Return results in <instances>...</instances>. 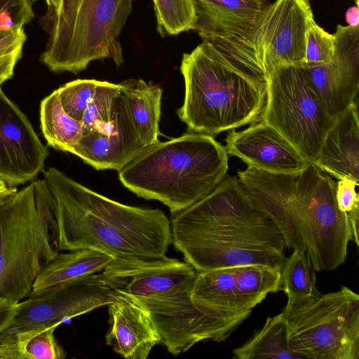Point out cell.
Listing matches in <instances>:
<instances>
[{"label":"cell","instance_id":"1","mask_svg":"<svg viewBox=\"0 0 359 359\" xmlns=\"http://www.w3.org/2000/svg\"><path fill=\"white\" fill-rule=\"evenodd\" d=\"M170 222L172 243L197 272L249 264L281 270L286 259L280 232L236 177L226 175Z\"/></svg>","mask_w":359,"mask_h":359},{"label":"cell","instance_id":"2","mask_svg":"<svg viewBox=\"0 0 359 359\" xmlns=\"http://www.w3.org/2000/svg\"><path fill=\"white\" fill-rule=\"evenodd\" d=\"M238 179L252 203L280 232L288 250L304 251L316 271L345 262L352 241L348 215L338 208L337 181L309 163L297 175L248 166Z\"/></svg>","mask_w":359,"mask_h":359},{"label":"cell","instance_id":"3","mask_svg":"<svg viewBox=\"0 0 359 359\" xmlns=\"http://www.w3.org/2000/svg\"><path fill=\"white\" fill-rule=\"evenodd\" d=\"M43 175L54 199L60 250L88 248L115 257L165 256L172 243L170 222L160 209L122 204L55 168Z\"/></svg>","mask_w":359,"mask_h":359},{"label":"cell","instance_id":"4","mask_svg":"<svg viewBox=\"0 0 359 359\" xmlns=\"http://www.w3.org/2000/svg\"><path fill=\"white\" fill-rule=\"evenodd\" d=\"M227 170L224 147L212 136L189 132L147 147L118 170V178L137 196L158 201L174 213L210 193Z\"/></svg>","mask_w":359,"mask_h":359},{"label":"cell","instance_id":"5","mask_svg":"<svg viewBox=\"0 0 359 359\" xmlns=\"http://www.w3.org/2000/svg\"><path fill=\"white\" fill-rule=\"evenodd\" d=\"M54 199L36 180L0 205V301L19 302L58 254Z\"/></svg>","mask_w":359,"mask_h":359},{"label":"cell","instance_id":"6","mask_svg":"<svg viewBox=\"0 0 359 359\" xmlns=\"http://www.w3.org/2000/svg\"><path fill=\"white\" fill-rule=\"evenodd\" d=\"M180 71L185 95L177 114L189 132L214 137L261 120L266 85L225 66L202 43L183 55Z\"/></svg>","mask_w":359,"mask_h":359},{"label":"cell","instance_id":"7","mask_svg":"<svg viewBox=\"0 0 359 359\" xmlns=\"http://www.w3.org/2000/svg\"><path fill=\"white\" fill-rule=\"evenodd\" d=\"M313 14L309 0H275L247 30L227 36H201L219 62L258 83L281 65L305 63L306 34Z\"/></svg>","mask_w":359,"mask_h":359},{"label":"cell","instance_id":"8","mask_svg":"<svg viewBox=\"0 0 359 359\" xmlns=\"http://www.w3.org/2000/svg\"><path fill=\"white\" fill-rule=\"evenodd\" d=\"M133 0H62L48 8L41 24L48 34L41 62L53 72L74 74L96 60L123 61L117 38L132 11Z\"/></svg>","mask_w":359,"mask_h":359},{"label":"cell","instance_id":"9","mask_svg":"<svg viewBox=\"0 0 359 359\" xmlns=\"http://www.w3.org/2000/svg\"><path fill=\"white\" fill-rule=\"evenodd\" d=\"M283 311L288 346L304 359H358L359 295L348 287Z\"/></svg>","mask_w":359,"mask_h":359},{"label":"cell","instance_id":"10","mask_svg":"<svg viewBox=\"0 0 359 359\" xmlns=\"http://www.w3.org/2000/svg\"><path fill=\"white\" fill-rule=\"evenodd\" d=\"M334 118L299 66L281 65L270 73L260 121L274 128L309 163L317 160Z\"/></svg>","mask_w":359,"mask_h":359},{"label":"cell","instance_id":"11","mask_svg":"<svg viewBox=\"0 0 359 359\" xmlns=\"http://www.w3.org/2000/svg\"><path fill=\"white\" fill-rule=\"evenodd\" d=\"M118 294L101 274L53 285L18 303L16 313L0 332V345L31 332L58 326L65 320L88 313L114 302Z\"/></svg>","mask_w":359,"mask_h":359},{"label":"cell","instance_id":"12","mask_svg":"<svg viewBox=\"0 0 359 359\" xmlns=\"http://www.w3.org/2000/svg\"><path fill=\"white\" fill-rule=\"evenodd\" d=\"M118 294L133 299H159L192 290L197 271L188 263L165 257H114L102 273Z\"/></svg>","mask_w":359,"mask_h":359},{"label":"cell","instance_id":"13","mask_svg":"<svg viewBox=\"0 0 359 359\" xmlns=\"http://www.w3.org/2000/svg\"><path fill=\"white\" fill-rule=\"evenodd\" d=\"M48 154L27 117L0 87V178L11 187L34 180Z\"/></svg>","mask_w":359,"mask_h":359},{"label":"cell","instance_id":"14","mask_svg":"<svg viewBox=\"0 0 359 359\" xmlns=\"http://www.w3.org/2000/svg\"><path fill=\"white\" fill-rule=\"evenodd\" d=\"M329 63L302 65L308 80L330 115L335 118L355 102L359 88V26L337 25Z\"/></svg>","mask_w":359,"mask_h":359},{"label":"cell","instance_id":"15","mask_svg":"<svg viewBox=\"0 0 359 359\" xmlns=\"http://www.w3.org/2000/svg\"><path fill=\"white\" fill-rule=\"evenodd\" d=\"M147 147L133 124L121 90L116 100L111 121L97 130L82 132L70 153L97 170L118 171Z\"/></svg>","mask_w":359,"mask_h":359},{"label":"cell","instance_id":"16","mask_svg":"<svg viewBox=\"0 0 359 359\" xmlns=\"http://www.w3.org/2000/svg\"><path fill=\"white\" fill-rule=\"evenodd\" d=\"M225 142L227 154L260 170L297 175L309 164L280 134L262 121L240 131L231 130Z\"/></svg>","mask_w":359,"mask_h":359},{"label":"cell","instance_id":"17","mask_svg":"<svg viewBox=\"0 0 359 359\" xmlns=\"http://www.w3.org/2000/svg\"><path fill=\"white\" fill-rule=\"evenodd\" d=\"M109 328L106 342L127 359H146L160 339L148 313L128 297L118 294L108 304Z\"/></svg>","mask_w":359,"mask_h":359},{"label":"cell","instance_id":"18","mask_svg":"<svg viewBox=\"0 0 359 359\" xmlns=\"http://www.w3.org/2000/svg\"><path fill=\"white\" fill-rule=\"evenodd\" d=\"M314 165L337 180L348 177L359 182V119L355 102L335 117Z\"/></svg>","mask_w":359,"mask_h":359},{"label":"cell","instance_id":"19","mask_svg":"<svg viewBox=\"0 0 359 359\" xmlns=\"http://www.w3.org/2000/svg\"><path fill=\"white\" fill-rule=\"evenodd\" d=\"M266 6L263 0H219L196 18L200 36H227L248 29Z\"/></svg>","mask_w":359,"mask_h":359},{"label":"cell","instance_id":"20","mask_svg":"<svg viewBox=\"0 0 359 359\" xmlns=\"http://www.w3.org/2000/svg\"><path fill=\"white\" fill-rule=\"evenodd\" d=\"M125 95L133 124L147 146L158 142L161 114L162 89L147 84L140 79H130L119 83Z\"/></svg>","mask_w":359,"mask_h":359},{"label":"cell","instance_id":"21","mask_svg":"<svg viewBox=\"0 0 359 359\" xmlns=\"http://www.w3.org/2000/svg\"><path fill=\"white\" fill-rule=\"evenodd\" d=\"M70 251L57 254L43 267L34 283L32 292L102 271L115 257L88 248Z\"/></svg>","mask_w":359,"mask_h":359},{"label":"cell","instance_id":"22","mask_svg":"<svg viewBox=\"0 0 359 359\" xmlns=\"http://www.w3.org/2000/svg\"><path fill=\"white\" fill-rule=\"evenodd\" d=\"M237 359H304L287 344L285 314L267 318L264 326L244 344L233 351Z\"/></svg>","mask_w":359,"mask_h":359},{"label":"cell","instance_id":"23","mask_svg":"<svg viewBox=\"0 0 359 359\" xmlns=\"http://www.w3.org/2000/svg\"><path fill=\"white\" fill-rule=\"evenodd\" d=\"M237 277V266L197 272L191 290L192 299L219 309L244 311Z\"/></svg>","mask_w":359,"mask_h":359},{"label":"cell","instance_id":"24","mask_svg":"<svg viewBox=\"0 0 359 359\" xmlns=\"http://www.w3.org/2000/svg\"><path fill=\"white\" fill-rule=\"evenodd\" d=\"M40 122L48 144L56 150L71 152L82 135L81 121L65 112L57 90L41 102Z\"/></svg>","mask_w":359,"mask_h":359},{"label":"cell","instance_id":"25","mask_svg":"<svg viewBox=\"0 0 359 359\" xmlns=\"http://www.w3.org/2000/svg\"><path fill=\"white\" fill-rule=\"evenodd\" d=\"M280 271L281 290L287 297L286 306H297L320 294L314 269L304 251L293 250Z\"/></svg>","mask_w":359,"mask_h":359},{"label":"cell","instance_id":"26","mask_svg":"<svg viewBox=\"0 0 359 359\" xmlns=\"http://www.w3.org/2000/svg\"><path fill=\"white\" fill-rule=\"evenodd\" d=\"M237 285L239 297L244 310H252L269 293L281 290V271L262 265L237 266Z\"/></svg>","mask_w":359,"mask_h":359},{"label":"cell","instance_id":"27","mask_svg":"<svg viewBox=\"0 0 359 359\" xmlns=\"http://www.w3.org/2000/svg\"><path fill=\"white\" fill-rule=\"evenodd\" d=\"M158 30L177 35L194 29L196 15L192 0H153Z\"/></svg>","mask_w":359,"mask_h":359},{"label":"cell","instance_id":"28","mask_svg":"<svg viewBox=\"0 0 359 359\" xmlns=\"http://www.w3.org/2000/svg\"><path fill=\"white\" fill-rule=\"evenodd\" d=\"M121 90L119 83L99 81L93 98L81 121L82 132L97 130L111 121L115 102Z\"/></svg>","mask_w":359,"mask_h":359},{"label":"cell","instance_id":"29","mask_svg":"<svg viewBox=\"0 0 359 359\" xmlns=\"http://www.w3.org/2000/svg\"><path fill=\"white\" fill-rule=\"evenodd\" d=\"M57 327L51 326L29 332L9 344H18L26 359H63L66 357V352L54 335Z\"/></svg>","mask_w":359,"mask_h":359},{"label":"cell","instance_id":"30","mask_svg":"<svg viewBox=\"0 0 359 359\" xmlns=\"http://www.w3.org/2000/svg\"><path fill=\"white\" fill-rule=\"evenodd\" d=\"M98 83L99 81L95 79H76L57 89L65 112L81 121L93 98Z\"/></svg>","mask_w":359,"mask_h":359},{"label":"cell","instance_id":"31","mask_svg":"<svg viewBox=\"0 0 359 359\" xmlns=\"http://www.w3.org/2000/svg\"><path fill=\"white\" fill-rule=\"evenodd\" d=\"M334 35L318 26L312 19L306 30L305 65L330 62L334 56Z\"/></svg>","mask_w":359,"mask_h":359},{"label":"cell","instance_id":"32","mask_svg":"<svg viewBox=\"0 0 359 359\" xmlns=\"http://www.w3.org/2000/svg\"><path fill=\"white\" fill-rule=\"evenodd\" d=\"M26 40L24 28H21L0 41V87L13 77Z\"/></svg>","mask_w":359,"mask_h":359},{"label":"cell","instance_id":"33","mask_svg":"<svg viewBox=\"0 0 359 359\" xmlns=\"http://www.w3.org/2000/svg\"><path fill=\"white\" fill-rule=\"evenodd\" d=\"M34 0H0V29L24 28L34 17Z\"/></svg>","mask_w":359,"mask_h":359},{"label":"cell","instance_id":"34","mask_svg":"<svg viewBox=\"0 0 359 359\" xmlns=\"http://www.w3.org/2000/svg\"><path fill=\"white\" fill-rule=\"evenodd\" d=\"M338 180L335 194L337 206L339 210L347 213L359 204V195L355 189L358 183L348 177Z\"/></svg>","mask_w":359,"mask_h":359},{"label":"cell","instance_id":"35","mask_svg":"<svg viewBox=\"0 0 359 359\" xmlns=\"http://www.w3.org/2000/svg\"><path fill=\"white\" fill-rule=\"evenodd\" d=\"M18 303L6 299L0 301V332L8 325L14 317Z\"/></svg>","mask_w":359,"mask_h":359},{"label":"cell","instance_id":"36","mask_svg":"<svg viewBox=\"0 0 359 359\" xmlns=\"http://www.w3.org/2000/svg\"><path fill=\"white\" fill-rule=\"evenodd\" d=\"M347 215L352 233V241H353L356 246L358 247L359 204L356 205L351 211L347 212Z\"/></svg>","mask_w":359,"mask_h":359},{"label":"cell","instance_id":"37","mask_svg":"<svg viewBox=\"0 0 359 359\" xmlns=\"http://www.w3.org/2000/svg\"><path fill=\"white\" fill-rule=\"evenodd\" d=\"M195 8L196 18L205 13L219 0H192Z\"/></svg>","mask_w":359,"mask_h":359},{"label":"cell","instance_id":"38","mask_svg":"<svg viewBox=\"0 0 359 359\" xmlns=\"http://www.w3.org/2000/svg\"><path fill=\"white\" fill-rule=\"evenodd\" d=\"M359 8L358 5L350 7L346 13V20L348 26H358Z\"/></svg>","mask_w":359,"mask_h":359},{"label":"cell","instance_id":"39","mask_svg":"<svg viewBox=\"0 0 359 359\" xmlns=\"http://www.w3.org/2000/svg\"><path fill=\"white\" fill-rule=\"evenodd\" d=\"M16 191L17 189L15 187H9L0 178V205Z\"/></svg>","mask_w":359,"mask_h":359},{"label":"cell","instance_id":"40","mask_svg":"<svg viewBox=\"0 0 359 359\" xmlns=\"http://www.w3.org/2000/svg\"><path fill=\"white\" fill-rule=\"evenodd\" d=\"M48 8H53L54 10H59L61 6L62 0H45Z\"/></svg>","mask_w":359,"mask_h":359},{"label":"cell","instance_id":"41","mask_svg":"<svg viewBox=\"0 0 359 359\" xmlns=\"http://www.w3.org/2000/svg\"><path fill=\"white\" fill-rule=\"evenodd\" d=\"M15 30H17V29H15ZM15 30L5 31V30L0 29V41L2 40L3 39H4L5 37H6L7 36H8L10 34H11L12 32H13Z\"/></svg>","mask_w":359,"mask_h":359}]
</instances>
